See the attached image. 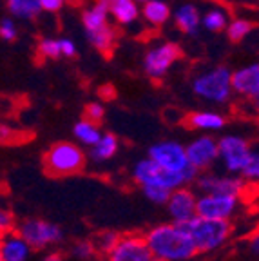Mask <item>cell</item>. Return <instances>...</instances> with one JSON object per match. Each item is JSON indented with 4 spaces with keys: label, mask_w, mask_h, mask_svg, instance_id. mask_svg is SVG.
Instances as JSON below:
<instances>
[{
    "label": "cell",
    "mask_w": 259,
    "mask_h": 261,
    "mask_svg": "<svg viewBox=\"0 0 259 261\" xmlns=\"http://www.w3.org/2000/svg\"><path fill=\"white\" fill-rule=\"evenodd\" d=\"M145 240L160 261H189L199 254L185 225L174 221L154 225L145 232Z\"/></svg>",
    "instance_id": "cell-1"
},
{
    "label": "cell",
    "mask_w": 259,
    "mask_h": 261,
    "mask_svg": "<svg viewBox=\"0 0 259 261\" xmlns=\"http://www.w3.org/2000/svg\"><path fill=\"white\" fill-rule=\"evenodd\" d=\"M133 179L136 181L140 187H147V185H156V187L169 189V191H176L191 185L196 181L199 171H196L194 167H191L189 171L176 172L169 171V169L162 167L160 163H156L152 158H142L134 163L133 167Z\"/></svg>",
    "instance_id": "cell-2"
},
{
    "label": "cell",
    "mask_w": 259,
    "mask_h": 261,
    "mask_svg": "<svg viewBox=\"0 0 259 261\" xmlns=\"http://www.w3.org/2000/svg\"><path fill=\"white\" fill-rule=\"evenodd\" d=\"M185 228L191 232L199 254L216 252L227 245L232 236L230 220H212V218L194 216L191 221H187Z\"/></svg>",
    "instance_id": "cell-3"
},
{
    "label": "cell",
    "mask_w": 259,
    "mask_h": 261,
    "mask_svg": "<svg viewBox=\"0 0 259 261\" xmlns=\"http://www.w3.org/2000/svg\"><path fill=\"white\" fill-rule=\"evenodd\" d=\"M232 73L234 71H230L225 65H218V67L203 71L192 80V93L198 98H201L203 102L216 103V106L228 103L232 94H234Z\"/></svg>",
    "instance_id": "cell-4"
},
{
    "label": "cell",
    "mask_w": 259,
    "mask_h": 261,
    "mask_svg": "<svg viewBox=\"0 0 259 261\" xmlns=\"http://www.w3.org/2000/svg\"><path fill=\"white\" fill-rule=\"evenodd\" d=\"M85 151L78 143L73 142H60L49 147V151L44 156V167L51 176L64 178L80 172L87 165Z\"/></svg>",
    "instance_id": "cell-5"
},
{
    "label": "cell",
    "mask_w": 259,
    "mask_h": 261,
    "mask_svg": "<svg viewBox=\"0 0 259 261\" xmlns=\"http://www.w3.org/2000/svg\"><path fill=\"white\" fill-rule=\"evenodd\" d=\"M252 158V143L239 135H225L219 138V163L221 169L243 176Z\"/></svg>",
    "instance_id": "cell-6"
},
{
    "label": "cell",
    "mask_w": 259,
    "mask_h": 261,
    "mask_svg": "<svg viewBox=\"0 0 259 261\" xmlns=\"http://www.w3.org/2000/svg\"><path fill=\"white\" fill-rule=\"evenodd\" d=\"M16 230L25 238L35 250H45L49 247L62 243L65 238L64 228L53 221L42 220V218H28L22 221Z\"/></svg>",
    "instance_id": "cell-7"
},
{
    "label": "cell",
    "mask_w": 259,
    "mask_h": 261,
    "mask_svg": "<svg viewBox=\"0 0 259 261\" xmlns=\"http://www.w3.org/2000/svg\"><path fill=\"white\" fill-rule=\"evenodd\" d=\"M247 179L241 174H232V172H214L203 171L198 174L194 185L199 194H234L241 196L247 189Z\"/></svg>",
    "instance_id": "cell-8"
},
{
    "label": "cell",
    "mask_w": 259,
    "mask_h": 261,
    "mask_svg": "<svg viewBox=\"0 0 259 261\" xmlns=\"http://www.w3.org/2000/svg\"><path fill=\"white\" fill-rule=\"evenodd\" d=\"M182 57L178 44L174 42H160L152 45L143 57V71L152 80H160L170 71V67L176 64Z\"/></svg>",
    "instance_id": "cell-9"
},
{
    "label": "cell",
    "mask_w": 259,
    "mask_h": 261,
    "mask_svg": "<svg viewBox=\"0 0 259 261\" xmlns=\"http://www.w3.org/2000/svg\"><path fill=\"white\" fill-rule=\"evenodd\" d=\"M147 156L169 171L183 172L192 167L189 162V154H187V145L176 140H160L152 143L147 151Z\"/></svg>",
    "instance_id": "cell-10"
},
{
    "label": "cell",
    "mask_w": 259,
    "mask_h": 261,
    "mask_svg": "<svg viewBox=\"0 0 259 261\" xmlns=\"http://www.w3.org/2000/svg\"><path fill=\"white\" fill-rule=\"evenodd\" d=\"M189 162L196 171H211L219 162V140L211 135H199L187 143Z\"/></svg>",
    "instance_id": "cell-11"
},
{
    "label": "cell",
    "mask_w": 259,
    "mask_h": 261,
    "mask_svg": "<svg viewBox=\"0 0 259 261\" xmlns=\"http://www.w3.org/2000/svg\"><path fill=\"white\" fill-rule=\"evenodd\" d=\"M239 198L234 194H199L198 216L212 220H232L239 211Z\"/></svg>",
    "instance_id": "cell-12"
},
{
    "label": "cell",
    "mask_w": 259,
    "mask_h": 261,
    "mask_svg": "<svg viewBox=\"0 0 259 261\" xmlns=\"http://www.w3.org/2000/svg\"><path fill=\"white\" fill-rule=\"evenodd\" d=\"M107 261H156V256L147 243L145 234H127L107 254Z\"/></svg>",
    "instance_id": "cell-13"
},
{
    "label": "cell",
    "mask_w": 259,
    "mask_h": 261,
    "mask_svg": "<svg viewBox=\"0 0 259 261\" xmlns=\"http://www.w3.org/2000/svg\"><path fill=\"white\" fill-rule=\"evenodd\" d=\"M165 208L170 221L183 225L187 221H191L194 216H198V196H196V192L189 185L176 189L170 194Z\"/></svg>",
    "instance_id": "cell-14"
},
{
    "label": "cell",
    "mask_w": 259,
    "mask_h": 261,
    "mask_svg": "<svg viewBox=\"0 0 259 261\" xmlns=\"http://www.w3.org/2000/svg\"><path fill=\"white\" fill-rule=\"evenodd\" d=\"M232 87L234 94L247 100L259 96V64H248L232 73Z\"/></svg>",
    "instance_id": "cell-15"
},
{
    "label": "cell",
    "mask_w": 259,
    "mask_h": 261,
    "mask_svg": "<svg viewBox=\"0 0 259 261\" xmlns=\"http://www.w3.org/2000/svg\"><path fill=\"white\" fill-rule=\"evenodd\" d=\"M33 247L25 241L18 230L2 234L0 241V261H29L33 254Z\"/></svg>",
    "instance_id": "cell-16"
},
{
    "label": "cell",
    "mask_w": 259,
    "mask_h": 261,
    "mask_svg": "<svg viewBox=\"0 0 259 261\" xmlns=\"http://www.w3.org/2000/svg\"><path fill=\"white\" fill-rule=\"evenodd\" d=\"M109 0H94L93 4H89L82 11V25H84L85 33L96 31V29L109 25Z\"/></svg>",
    "instance_id": "cell-17"
},
{
    "label": "cell",
    "mask_w": 259,
    "mask_h": 261,
    "mask_svg": "<svg viewBox=\"0 0 259 261\" xmlns=\"http://www.w3.org/2000/svg\"><path fill=\"white\" fill-rule=\"evenodd\" d=\"M227 120L218 111H196L187 116V125L201 133H218L225 127Z\"/></svg>",
    "instance_id": "cell-18"
},
{
    "label": "cell",
    "mask_w": 259,
    "mask_h": 261,
    "mask_svg": "<svg viewBox=\"0 0 259 261\" xmlns=\"http://www.w3.org/2000/svg\"><path fill=\"white\" fill-rule=\"evenodd\" d=\"M201 15L198 6L194 4H182L172 11V20L176 28L185 35H196L201 25Z\"/></svg>",
    "instance_id": "cell-19"
},
{
    "label": "cell",
    "mask_w": 259,
    "mask_h": 261,
    "mask_svg": "<svg viewBox=\"0 0 259 261\" xmlns=\"http://www.w3.org/2000/svg\"><path fill=\"white\" fill-rule=\"evenodd\" d=\"M228 24H230V13L221 4H212L201 15V25L211 33L227 31Z\"/></svg>",
    "instance_id": "cell-20"
},
{
    "label": "cell",
    "mask_w": 259,
    "mask_h": 261,
    "mask_svg": "<svg viewBox=\"0 0 259 261\" xmlns=\"http://www.w3.org/2000/svg\"><path fill=\"white\" fill-rule=\"evenodd\" d=\"M111 16L120 25H131L140 18V6L136 0H109Z\"/></svg>",
    "instance_id": "cell-21"
},
{
    "label": "cell",
    "mask_w": 259,
    "mask_h": 261,
    "mask_svg": "<svg viewBox=\"0 0 259 261\" xmlns=\"http://www.w3.org/2000/svg\"><path fill=\"white\" fill-rule=\"evenodd\" d=\"M118 149H120V142H118L116 136L111 135V133H103L100 142L89 149V158L93 163L109 162V160H113L116 156Z\"/></svg>",
    "instance_id": "cell-22"
},
{
    "label": "cell",
    "mask_w": 259,
    "mask_h": 261,
    "mask_svg": "<svg viewBox=\"0 0 259 261\" xmlns=\"http://www.w3.org/2000/svg\"><path fill=\"white\" fill-rule=\"evenodd\" d=\"M142 16L143 20L149 25H163L169 22V18L172 16V11H170V6L167 4L165 0H149L147 4L142 6Z\"/></svg>",
    "instance_id": "cell-23"
},
{
    "label": "cell",
    "mask_w": 259,
    "mask_h": 261,
    "mask_svg": "<svg viewBox=\"0 0 259 261\" xmlns=\"http://www.w3.org/2000/svg\"><path fill=\"white\" fill-rule=\"evenodd\" d=\"M73 135L82 147H89L91 149V147L96 145V143L100 142V138L103 136V133H101L100 125H98L96 122L85 118V120H80V122L74 123Z\"/></svg>",
    "instance_id": "cell-24"
},
{
    "label": "cell",
    "mask_w": 259,
    "mask_h": 261,
    "mask_svg": "<svg viewBox=\"0 0 259 261\" xmlns=\"http://www.w3.org/2000/svg\"><path fill=\"white\" fill-rule=\"evenodd\" d=\"M6 8L13 18L22 20H33L44 11L40 0H6Z\"/></svg>",
    "instance_id": "cell-25"
},
{
    "label": "cell",
    "mask_w": 259,
    "mask_h": 261,
    "mask_svg": "<svg viewBox=\"0 0 259 261\" xmlns=\"http://www.w3.org/2000/svg\"><path fill=\"white\" fill-rule=\"evenodd\" d=\"M85 37H87V42H89L96 51L107 55V53H111L114 47L116 31H114L111 25H106V28L96 29V31H87L85 33Z\"/></svg>",
    "instance_id": "cell-26"
},
{
    "label": "cell",
    "mask_w": 259,
    "mask_h": 261,
    "mask_svg": "<svg viewBox=\"0 0 259 261\" xmlns=\"http://www.w3.org/2000/svg\"><path fill=\"white\" fill-rule=\"evenodd\" d=\"M252 22L247 20V18H232L230 24L227 28V37L228 40L232 42H241L248 37L252 33Z\"/></svg>",
    "instance_id": "cell-27"
},
{
    "label": "cell",
    "mask_w": 259,
    "mask_h": 261,
    "mask_svg": "<svg viewBox=\"0 0 259 261\" xmlns=\"http://www.w3.org/2000/svg\"><path fill=\"white\" fill-rule=\"evenodd\" d=\"M96 245H94V241L89 240H80L71 247V256L76 261H91L96 256Z\"/></svg>",
    "instance_id": "cell-28"
},
{
    "label": "cell",
    "mask_w": 259,
    "mask_h": 261,
    "mask_svg": "<svg viewBox=\"0 0 259 261\" xmlns=\"http://www.w3.org/2000/svg\"><path fill=\"white\" fill-rule=\"evenodd\" d=\"M38 55L47 60H55V58H62V47H60V38H42L38 42L37 47Z\"/></svg>",
    "instance_id": "cell-29"
},
{
    "label": "cell",
    "mask_w": 259,
    "mask_h": 261,
    "mask_svg": "<svg viewBox=\"0 0 259 261\" xmlns=\"http://www.w3.org/2000/svg\"><path fill=\"white\" fill-rule=\"evenodd\" d=\"M120 234L114 232V230H103V232H100L96 238H94V245H96V250L101 254H109L111 250L114 249L118 245V241H120Z\"/></svg>",
    "instance_id": "cell-30"
},
{
    "label": "cell",
    "mask_w": 259,
    "mask_h": 261,
    "mask_svg": "<svg viewBox=\"0 0 259 261\" xmlns=\"http://www.w3.org/2000/svg\"><path fill=\"white\" fill-rule=\"evenodd\" d=\"M142 192H143V196H145L147 200L150 201V203L163 205V207L167 205L170 194H172V191H169V189L156 187V185H147V187H142Z\"/></svg>",
    "instance_id": "cell-31"
},
{
    "label": "cell",
    "mask_w": 259,
    "mask_h": 261,
    "mask_svg": "<svg viewBox=\"0 0 259 261\" xmlns=\"http://www.w3.org/2000/svg\"><path fill=\"white\" fill-rule=\"evenodd\" d=\"M243 178L248 184H259V142L252 145V158L248 167L245 169Z\"/></svg>",
    "instance_id": "cell-32"
},
{
    "label": "cell",
    "mask_w": 259,
    "mask_h": 261,
    "mask_svg": "<svg viewBox=\"0 0 259 261\" xmlns=\"http://www.w3.org/2000/svg\"><path fill=\"white\" fill-rule=\"evenodd\" d=\"M18 37V28H16L15 18L11 16H4L0 20V38L4 42H13Z\"/></svg>",
    "instance_id": "cell-33"
},
{
    "label": "cell",
    "mask_w": 259,
    "mask_h": 261,
    "mask_svg": "<svg viewBox=\"0 0 259 261\" xmlns=\"http://www.w3.org/2000/svg\"><path fill=\"white\" fill-rule=\"evenodd\" d=\"M106 116V107L101 106L100 102H89L85 106V118L93 120V122L100 123Z\"/></svg>",
    "instance_id": "cell-34"
},
{
    "label": "cell",
    "mask_w": 259,
    "mask_h": 261,
    "mask_svg": "<svg viewBox=\"0 0 259 261\" xmlns=\"http://www.w3.org/2000/svg\"><path fill=\"white\" fill-rule=\"evenodd\" d=\"M16 228V220H15V214H13L9 208L2 207L0 211V232L6 234V232H11Z\"/></svg>",
    "instance_id": "cell-35"
},
{
    "label": "cell",
    "mask_w": 259,
    "mask_h": 261,
    "mask_svg": "<svg viewBox=\"0 0 259 261\" xmlns=\"http://www.w3.org/2000/svg\"><path fill=\"white\" fill-rule=\"evenodd\" d=\"M60 47H62V57L64 58H74L78 53L76 42L71 38H60Z\"/></svg>",
    "instance_id": "cell-36"
},
{
    "label": "cell",
    "mask_w": 259,
    "mask_h": 261,
    "mask_svg": "<svg viewBox=\"0 0 259 261\" xmlns=\"http://www.w3.org/2000/svg\"><path fill=\"white\" fill-rule=\"evenodd\" d=\"M40 2H42V9L45 13H58L65 4V0H40Z\"/></svg>",
    "instance_id": "cell-37"
},
{
    "label": "cell",
    "mask_w": 259,
    "mask_h": 261,
    "mask_svg": "<svg viewBox=\"0 0 259 261\" xmlns=\"http://www.w3.org/2000/svg\"><path fill=\"white\" fill-rule=\"evenodd\" d=\"M13 135H15V129H13V127H9L8 123H2V125H0V138H2L4 143L13 140Z\"/></svg>",
    "instance_id": "cell-38"
},
{
    "label": "cell",
    "mask_w": 259,
    "mask_h": 261,
    "mask_svg": "<svg viewBox=\"0 0 259 261\" xmlns=\"http://www.w3.org/2000/svg\"><path fill=\"white\" fill-rule=\"evenodd\" d=\"M40 261H64V254L58 252V250H51V252L44 254Z\"/></svg>",
    "instance_id": "cell-39"
},
{
    "label": "cell",
    "mask_w": 259,
    "mask_h": 261,
    "mask_svg": "<svg viewBox=\"0 0 259 261\" xmlns=\"http://www.w3.org/2000/svg\"><path fill=\"white\" fill-rule=\"evenodd\" d=\"M248 247H250V252L254 254V256H259V232L254 234V236L250 238V243H248Z\"/></svg>",
    "instance_id": "cell-40"
},
{
    "label": "cell",
    "mask_w": 259,
    "mask_h": 261,
    "mask_svg": "<svg viewBox=\"0 0 259 261\" xmlns=\"http://www.w3.org/2000/svg\"><path fill=\"white\" fill-rule=\"evenodd\" d=\"M252 106H254L255 113L259 114V96H257V98H254V100H252Z\"/></svg>",
    "instance_id": "cell-41"
},
{
    "label": "cell",
    "mask_w": 259,
    "mask_h": 261,
    "mask_svg": "<svg viewBox=\"0 0 259 261\" xmlns=\"http://www.w3.org/2000/svg\"><path fill=\"white\" fill-rule=\"evenodd\" d=\"M136 2H138V4H147V2H149V0H136Z\"/></svg>",
    "instance_id": "cell-42"
}]
</instances>
